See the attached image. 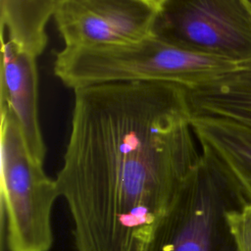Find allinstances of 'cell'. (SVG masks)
Segmentation results:
<instances>
[{"instance_id": "cell-9", "label": "cell", "mask_w": 251, "mask_h": 251, "mask_svg": "<svg viewBox=\"0 0 251 251\" xmlns=\"http://www.w3.org/2000/svg\"><path fill=\"white\" fill-rule=\"evenodd\" d=\"M193 133L209 149L242 195L251 204V127L209 117H191Z\"/></svg>"}, {"instance_id": "cell-8", "label": "cell", "mask_w": 251, "mask_h": 251, "mask_svg": "<svg viewBox=\"0 0 251 251\" xmlns=\"http://www.w3.org/2000/svg\"><path fill=\"white\" fill-rule=\"evenodd\" d=\"M191 117L227 120L251 127V63L185 87Z\"/></svg>"}, {"instance_id": "cell-2", "label": "cell", "mask_w": 251, "mask_h": 251, "mask_svg": "<svg viewBox=\"0 0 251 251\" xmlns=\"http://www.w3.org/2000/svg\"><path fill=\"white\" fill-rule=\"evenodd\" d=\"M238 65L177 48L153 35L114 45L65 47L54 73L73 90L113 82H170L184 87L209 81Z\"/></svg>"}, {"instance_id": "cell-11", "label": "cell", "mask_w": 251, "mask_h": 251, "mask_svg": "<svg viewBox=\"0 0 251 251\" xmlns=\"http://www.w3.org/2000/svg\"><path fill=\"white\" fill-rule=\"evenodd\" d=\"M227 221L237 251H251V204L229 212Z\"/></svg>"}, {"instance_id": "cell-6", "label": "cell", "mask_w": 251, "mask_h": 251, "mask_svg": "<svg viewBox=\"0 0 251 251\" xmlns=\"http://www.w3.org/2000/svg\"><path fill=\"white\" fill-rule=\"evenodd\" d=\"M156 13L141 0H56L53 18L65 47L83 48L152 35Z\"/></svg>"}, {"instance_id": "cell-12", "label": "cell", "mask_w": 251, "mask_h": 251, "mask_svg": "<svg viewBox=\"0 0 251 251\" xmlns=\"http://www.w3.org/2000/svg\"><path fill=\"white\" fill-rule=\"evenodd\" d=\"M141 1L144 2V3H146L147 5L151 6L152 8L158 10L167 0H141Z\"/></svg>"}, {"instance_id": "cell-7", "label": "cell", "mask_w": 251, "mask_h": 251, "mask_svg": "<svg viewBox=\"0 0 251 251\" xmlns=\"http://www.w3.org/2000/svg\"><path fill=\"white\" fill-rule=\"evenodd\" d=\"M2 65L0 109L15 117L31 154L43 161L46 146L38 120V74L36 57L1 36Z\"/></svg>"}, {"instance_id": "cell-4", "label": "cell", "mask_w": 251, "mask_h": 251, "mask_svg": "<svg viewBox=\"0 0 251 251\" xmlns=\"http://www.w3.org/2000/svg\"><path fill=\"white\" fill-rule=\"evenodd\" d=\"M56 180L27 148L19 124L1 110V227L8 251H49Z\"/></svg>"}, {"instance_id": "cell-13", "label": "cell", "mask_w": 251, "mask_h": 251, "mask_svg": "<svg viewBox=\"0 0 251 251\" xmlns=\"http://www.w3.org/2000/svg\"><path fill=\"white\" fill-rule=\"evenodd\" d=\"M247 2H248L249 6H250V8H251V0H247Z\"/></svg>"}, {"instance_id": "cell-1", "label": "cell", "mask_w": 251, "mask_h": 251, "mask_svg": "<svg viewBox=\"0 0 251 251\" xmlns=\"http://www.w3.org/2000/svg\"><path fill=\"white\" fill-rule=\"evenodd\" d=\"M55 178L76 251H147L200 159L185 87L113 82L74 90Z\"/></svg>"}, {"instance_id": "cell-3", "label": "cell", "mask_w": 251, "mask_h": 251, "mask_svg": "<svg viewBox=\"0 0 251 251\" xmlns=\"http://www.w3.org/2000/svg\"><path fill=\"white\" fill-rule=\"evenodd\" d=\"M247 205L216 156L200 159L158 224L147 251H237L227 221Z\"/></svg>"}, {"instance_id": "cell-5", "label": "cell", "mask_w": 251, "mask_h": 251, "mask_svg": "<svg viewBox=\"0 0 251 251\" xmlns=\"http://www.w3.org/2000/svg\"><path fill=\"white\" fill-rule=\"evenodd\" d=\"M152 35L192 53L251 63L247 0H167L157 10Z\"/></svg>"}, {"instance_id": "cell-10", "label": "cell", "mask_w": 251, "mask_h": 251, "mask_svg": "<svg viewBox=\"0 0 251 251\" xmlns=\"http://www.w3.org/2000/svg\"><path fill=\"white\" fill-rule=\"evenodd\" d=\"M56 0H0L1 29L8 39L38 57L48 41L46 25L53 17Z\"/></svg>"}]
</instances>
